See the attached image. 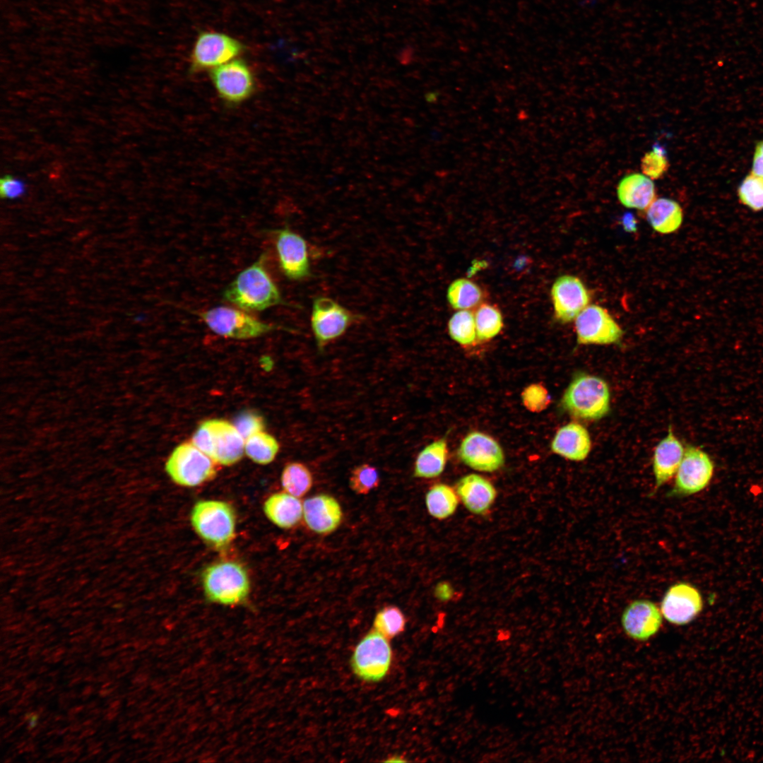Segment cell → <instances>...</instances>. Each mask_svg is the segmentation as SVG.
<instances>
[{
  "label": "cell",
  "mask_w": 763,
  "mask_h": 763,
  "mask_svg": "<svg viewBox=\"0 0 763 763\" xmlns=\"http://www.w3.org/2000/svg\"><path fill=\"white\" fill-rule=\"evenodd\" d=\"M223 298L245 311H263L278 306H291L286 302L266 267L262 254L241 271L222 293Z\"/></svg>",
  "instance_id": "obj_1"
},
{
  "label": "cell",
  "mask_w": 763,
  "mask_h": 763,
  "mask_svg": "<svg viewBox=\"0 0 763 763\" xmlns=\"http://www.w3.org/2000/svg\"><path fill=\"white\" fill-rule=\"evenodd\" d=\"M560 406L574 418L585 420H599L610 411L609 386L599 377L576 374L567 387Z\"/></svg>",
  "instance_id": "obj_2"
},
{
  "label": "cell",
  "mask_w": 763,
  "mask_h": 763,
  "mask_svg": "<svg viewBox=\"0 0 763 763\" xmlns=\"http://www.w3.org/2000/svg\"><path fill=\"white\" fill-rule=\"evenodd\" d=\"M207 600L226 606L244 604L250 592V580L245 567L235 561L210 564L201 574Z\"/></svg>",
  "instance_id": "obj_3"
},
{
  "label": "cell",
  "mask_w": 763,
  "mask_h": 763,
  "mask_svg": "<svg viewBox=\"0 0 763 763\" xmlns=\"http://www.w3.org/2000/svg\"><path fill=\"white\" fill-rule=\"evenodd\" d=\"M191 442L217 464L229 466L239 462L244 452L245 440L234 423L213 418L203 421Z\"/></svg>",
  "instance_id": "obj_4"
},
{
  "label": "cell",
  "mask_w": 763,
  "mask_h": 763,
  "mask_svg": "<svg viewBox=\"0 0 763 763\" xmlns=\"http://www.w3.org/2000/svg\"><path fill=\"white\" fill-rule=\"evenodd\" d=\"M190 520L198 536L210 546L225 549L235 536L236 515L227 502L207 499L193 507Z\"/></svg>",
  "instance_id": "obj_5"
},
{
  "label": "cell",
  "mask_w": 763,
  "mask_h": 763,
  "mask_svg": "<svg viewBox=\"0 0 763 763\" xmlns=\"http://www.w3.org/2000/svg\"><path fill=\"white\" fill-rule=\"evenodd\" d=\"M199 318L215 333L223 337L246 340L277 330L290 329L266 323L247 312L227 306H217L198 313Z\"/></svg>",
  "instance_id": "obj_6"
},
{
  "label": "cell",
  "mask_w": 763,
  "mask_h": 763,
  "mask_svg": "<svg viewBox=\"0 0 763 763\" xmlns=\"http://www.w3.org/2000/svg\"><path fill=\"white\" fill-rule=\"evenodd\" d=\"M216 463L191 442L177 446L168 456L165 469L170 479L184 487H196L215 478Z\"/></svg>",
  "instance_id": "obj_7"
},
{
  "label": "cell",
  "mask_w": 763,
  "mask_h": 763,
  "mask_svg": "<svg viewBox=\"0 0 763 763\" xmlns=\"http://www.w3.org/2000/svg\"><path fill=\"white\" fill-rule=\"evenodd\" d=\"M361 318L360 314L329 297H315L312 305L310 324L318 350L322 351Z\"/></svg>",
  "instance_id": "obj_8"
},
{
  "label": "cell",
  "mask_w": 763,
  "mask_h": 763,
  "mask_svg": "<svg viewBox=\"0 0 763 763\" xmlns=\"http://www.w3.org/2000/svg\"><path fill=\"white\" fill-rule=\"evenodd\" d=\"M244 49L242 42L227 33L202 31L193 45L189 69L191 73L212 70L235 59Z\"/></svg>",
  "instance_id": "obj_9"
},
{
  "label": "cell",
  "mask_w": 763,
  "mask_h": 763,
  "mask_svg": "<svg viewBox=\"0 0 763 763\" xmlns=\"http://www.w3.org/2000/svg\"><path fill=\"white\" fill-rule=\"evenodd\" d=\"M391 658L388 639L374 629L356 646L350 665L357 678L367 682H379L388 673Z\"/></svg>",
  "instance_id": "obj_10"
},
{
  "label": "cell",
  "mask_w": 763,
  "mask_h": 763,
  "mask_svg": "<svg viewBox=\"0 0 763 763\" xmlns=\"http://www.w3.org/2000/svg\"><path fill=\"white\" fill-rule=\"evenodd\" d=\"M714 470V462L707 453L696 446H687L667 497H686L703 490L709 484Z\"/></svg>",
  "instance_id": "obj_11"
},
{
  "label": "cell",
  "mask_w": 763,
  "mask_h": 763,
  "mask_svg": "<svg viewBox=\"0 0 763 763\" xmlns=\"http://www.w3.org/2000/svg\"><path fill=\"white\" fill-rule=\"evenodd\" d=\"M211 79L220 99L235 105L250 97L255 90L254 73L243 59H235L211 71Z\"/></svg>",
  "instance_id": "obj_12"
},
{
  "label": "cell",
  "mask_w": 763,
  "mask_h": 763,
  "mask_svg": "<svg viewBox=\"0 0 763 763\" xmlns=\"http://www.w3.org/2000/svg\"><path fill=\"white\" fill-rule=\"evenodd\" d=\"M279 267L292 280H302L312 276L309 248L306 240L288 227L273 232Z\"/></svg>",
  "instance_id": "obj_13"
},
{
  "label": "cell",
  "mask_w": 763,
  "mask_h": 763,
  "mask_svg": "<svg viewBox=\"0 0 763 763\" xmlns=\"http://www.w3.org/2000/svg\"><path fill=\"white\" fill-rule=\"evenodd\" d=\"M579 345H610L618 343L623 331L608 310L597 304L588 305L574 319Z\"/></svg>",
  "instance_id": "obj_14"
},
{
  "label": "cell",
  "mask_w": 763,
  "mask_h": 763,
  "mask_svg": "<svg viewBox=\"0 0 763 763\" xmlns=\"http://www.w3.org/2000/svg\"><path fill=\"white\" fill-rule=\"evenodd\" d=\"M458 456L465 465L481 472L496 471L504 463L499 444L489 434L478 431L471 432L463 439Z\"/></svg>",
  "instance_id": "obj_15"
},
{
  "label": "cell",
  "mask_w": 763,
  "mask_h": 763,
  "mask_svg": "<svg viewBox=\"0 0 763 763\" xmlns=\"http://www.w3.org/2000/svg\"><path fill=\"white\" fill-rule=\"evenodd\" d=\"M703 600L699 591L687 582L670 586L661 602L663 617L670 624L685 625L701 613Z\"/></svg>",
  "instance_id": "obj_16"
},
{
  "label": "cell",
  "mask_w": 763,
  "mask_h": 763,
  "mask_svg": "<svg viewBox=\"0 0 763 763\" xmlns=\"http://www.w3.org/2000/svg\"><path fill=\"white\" fill-rule=\"evenodd\" d=\"M555 317L560 323H569L589 305L591 295L584 283L577 277L563 275L558 277L551 288Z\"/></svg>",
  "instance_id": "obj_17"
},
{
  "label": "cell",
  "mask_w": 763,
  "mask_h": 763,
  "mask_svg": "<svg viewBox=\"0 0 763 763\" xmlns=\"http://www.w3.org/2000/svg\"><path fill=\"white\" fill-rule=\"evenodd\" d=\"M663 623L661 610L653 601L637 599L624 609L621 625L625 633L638 641H646L655 636Z\"/></svg>",
  "instance_id": "obj_18"
},
{
  "label": "cell",
  "mask_w": 763,
  "mask_h": 763,
  "mask_svg": "<svg viewBox=\"0 0 763 763\" xmlns=\"http://www.w3.org/2000/svg\"><path fill=\"white\" fill-rule=\"evenodd\" d=\"M303 516L310 530L326 535L338 527L343 512L340 504L334 497L326 494H319L304 502Z\"/></svg>",
  "instance_id": "obj_19"
},
{
  "label": "cell",
  "mask_w": 763,
  "mask_h": 763,
  "mask_svg": "<svg viewBox=\"0 0 763 763\" xmlns=\"http://www.w3.org/2000/svg\"><path fill=\"white\" fill-rule=\"evenodd\" d=\"M455 490L466 509L476 515L486 514L497 498L493 484L482 475L467 474L456 484Z\"/></svg>",
  "instance_id": "obj_20"
},
{
  "label": "cell",
  "mask_w": 763,
  "mask_h": 763,
  "mask_svg": "<svg viewBox=\"0 0 763 763\" xmlns=\"http://www.w3.org/2000/svg\"><path fill=\"white\" fill-rule=\"evenodd\" d=\"M685 449L671 428L656 445L653 456L655 485L653 493L675 475L682 460Z\"/></svg>",
  "instance_id": "obj_21"
},
{
  "label": "cell",
  "mask_w": 763,
  "mask_h": 763,
  "mask_svg": "<svg viewBox=\"0 0 763 763\" xmlns=\"http://www.w3.org/2000/svg\"><path fill=\"white\" fill-rule=\"evenodd\" d=\"M553 453L570 461H581L591 448L590 434L582 425L572 422L562 426L550 444Z\"/></svg>",
  "instance_id": "obj_22"
},
{
  "label": "cell",
  "mask_w": 763,
  "mask_h": 763,
  "mask_svg": "<svg viewBox=\"0 0 763 763\" xmlns=\"http://www.w3.org/2000/svg\"><path fill=\"white\" fill-rule=\"evenodd\" d=\"M617 194L623 206L640 211H646L656 199L651 179L639 173L624 177L618 184Z\"/></svg>",
  "instance_id": "obj_23"
},
{
  "label": "cell",
  "mask_w": 763,
  "mask_h": 763,
  "mask_svg": "<svg viewBox=\"0 0 763 763\" xmlns=\"http://www.w3.org/2000/svg\"><path fill=\"white\" fill-rule=\"evenodd\" d=\"M263 509L266 517L281 528L295 526L303 516L302 501L286 492L271 495L264 502Z\"/></svg>",
  "instance_id": "obj_24"
},
{
  "label": "cell",
  "mask_w": 763,
  "mask_h": 763,
  "mask_svg": "<svg viewBox=\"0 0 763 763\" xmlns=\"http://www.w3.org/2000/svg\"><path fill=\"white\" fill-rule=\"evenodd\" d=\"M645 211L651 227L661 234L675 232L682 223V208L678 202L668 198L656 199Z\"/></svg>",
  "instance_id": "obj_25"
},
{
  "label": "cell",
  "mask_w": 763,
  "mask_h": 763,
  "mask_svg": "<svg viewBox=\"0 0 763 763\" xmlns=\"http://www.w3.org/2000/svg\"><path fill=\"white\" fill-rule=\"evenodd\" d=\"M448 456L447 443L444 438L427 445L416 457L413 475L420 478H434L444 470Z\"/></svg>",
  "instance_id": "obj_26"
},
{
  "label": "cell",
  "mask_w": 763,
  "mask_h": 763,
  "mask_svg": "<svg viewBox=\"0 0 763 763\" xmlns=\"http://www.w3.org/2000/svg\"><path fill=\"white\" fill-rule=\"evenodd\" d=\"M459 498L455 489L444 483L432 486L425 495L427 510L433 518L443 520L456 511Z\"/></svg>",
  "instance_id": "obj_27"
},
{
  "label": "cell",
  "mask_w": 763,
  "mask_h": 763,
  "mask_svg": "<svg viewBox=\"0 0 763 763\" xmlns=\"http://www.w3.org/2000/svg\"><path fill=\"white\" fill-rule=\"evenodd\" d=\"M279 449L278 440L265 430L258 432L245 439V454L258 464L266 465L272 462Z\"/></svg>",
  "instance_id": "obj_28"
},
{
  "label": "cell",
  "mask_w": 763,
  "mask_h": 763,
  "mask_svg": "<svg viewBox=\"0 0 763 763\" xmlns=\"http://www.w3.org/2000/svg\"><path fill=\"white\" fill-rule=\"evenodd\" d=\"M280 482L285 492L295 497H302L312 488L313 477L307 466L293 461L285 466Z\"/></svg>",
  "instance_id": "obj_29"
},
{
  "label": "cell",
  "mask_w": 763,
  "mask_h": 763,
  "mask_svg": "<svg viewBox=\"0 0 763 763\" xmlns=\"http://www.w3.org/2000/svg\"><path fill=\"white\" fill-rule=\"evenodd\" d=\"M447 300L455 309H468L478 305L483 297L481 288L466 278L454 280L447 290Z\"/></svg>",
  "instance_id": "obj_30"
},
{
  "label": "cell",
  "mask_w": 763,
  "mask_h": 763,
  "mask_svg": "<svg viewBox=\"0 0 763 763\" xmlns=\"http://www.w3.org/2000/svg\"><path fill=\"white\" fill-rule=\"evenodd\" d=\"M477 339L487 341L495 337L503 326L502 316L497 307L487 303L481 304L474 314Z\"/></svg>",
  "instance_id": "obj_31"
},
{
  "label": "cell",
  "mask_w": 763,
  "mask_h": 763,
  "mask_svg": "<svg viewBox=\"0 0 763 763\" xmlns=\"http://www.w3.org/2000/svg\"><path fill=\"white\" fill-rule=\"evenodd\" d=\"M451 338L462 345H472L477 339L475 317L467 309L456 312L448 322Z\"/></svg>",
  "instance_id": "obj_32"
},
{
  "label": "cell",
  "mask_w": 763,
  "mask_h": 763,
  "mask_svg": "<svg viewBox=\"0 0 763 763\" xmlns=\"http://www.w3.org/2000/svg\"><path fill=\"white\" fill-rule=\"evenodd\" d=\"M406 622L405 615L398 607L388 605L377 612L373 625L374 629L391 639L404 631Z\"/></svg>",
  "instance_id": "obj_33"
},
{
  "label": "cell",
  "mask_w": 763,
  "mask_h": 763,
  "mask_svg": "<svg viewBox=\"0 0 763 763\" xmlns=\"http://www.w3.org/2000/svg\"><path fill=\"white\" fill-rule=\"evenodd\" d=\"M740 201L755 211L763 209V178L752 173L747 175L738 189Z\"/></svg>",
  "instance_id": "obj_34"
},
{
  "label": "cell",
  "mask_w": 763,
  "mask_h": 763,
  "mask_svg": "<svg viewBox=\"0 0 763 763\" xmlns=\"http://www.w3.org/2000/svg\"><path fill=\"white\" fill-rule=\"evenodd\" d=\"M380 483L377 469L368 463L355 467L350 475V488L357 495H367L376 489Z\"/></svg>",
  "instance_id": "obj_35"
},
{
  "label": "cell",
  "mask_w": 763,
  "mask_h": 763,
  "mask_svg": "<svg viewBox=\"0 0 763 763\" xmlns=\"http://www.w3.org/2000/svg\"><path fill=\"white\" fill-rule=\"evenodd\" d=\"M668 166L666 150L658 143L653 146L651 151L645 153L641 161L643 174L652 179L662 177L667 172Z\"/></svg>",
  "instance_id": "obj_36"
},
{
  "label": "cell",
  "mask_w": 763,
  "mask_h": 763,
  "mask_svg": "<svg viewBox=\"0 0 763 763\" xmlns=\"http://www.w3.org/2000/svg\"><path fill=\"white\" fill-rule=\"evenodd\" d=\"M521 400L525 408L532 413L545 410L551 402L547 389L541 384H531L521 393Z\"/></svg>",
  "instance_id": "obj_37"
},
{
  "label": "cell",
  "mask_w": 763,
  "mask_h": 763,
  "mask_svg": "<svg viewBox=\"0 0 763 763\" xmlns=\"http://www.w3.org/2000/svg\"><path fill=\"white\" fill-rule=\"evenodd\" d=\"M234 425L244 440L251 435L264 430L266 427L264 418L259 413L251 410L239 414Z\"/></svg>",
  "instance_id": "obj_38"
},
{
  "label": "cell",
  "mask_w": 763,
  "mask_h": 763,
  "mask_svg": "<svg viewBox=\"0 0 763 763\" xmlns=\"http://www.w3.org/2000/svg\"><path fill=\"white\" fill-rule=\"evenodd\" d=\"M25 191L24 182L11 175H6L0 181V193L2 198L17 199L21 197Z\"/></svg>",
  "instance_id": "obj_39"
},
{
  "label": "cell",
  "mask_w": 763,
  "mask_h": 763,
  "mask_svg": "<svg viewBox=\"0 0 763 763\" xmlns=\"http://www.w3.org/2000/svg\"><path fill=\"white\" fill-rule=\"evenodd\" d=\"M751 173L763 178V140L755 146Z\"/></svg>",
  "instance_id": "obj_40"
},
{
  "label": "cell",
  "mask_w": 763,
  "mask_h": 763,
  "mask_svg": "<svg viewBox=\"0 0 763 763\" xmlns=\"http://www.w3.org/2000/svg\"><path fill=\"white\" fill-rule=\"evenodd\" d=\"M452 591L451 587L446 583L439 584L434 591L436 598L442 601H446L451 598Z\"/></svg>",
  "instance_id": "obj_41"
},
{
  "label": "cell",
  "mask_w": 763,
  "mask_h": 763,
  "mask_svg": "<svg viewBox=\"0 0 763 763\" xmlns=\"http://www.w3.org/2000/svg\"><path fill=\"white\" fill-rule=\"evenodd\" d=\"M622 225L627 232H632L637 230V221L631 213H626L622 217Z\"/></svg>",
  "instance_id": "obj_42"
}]
</instances>
